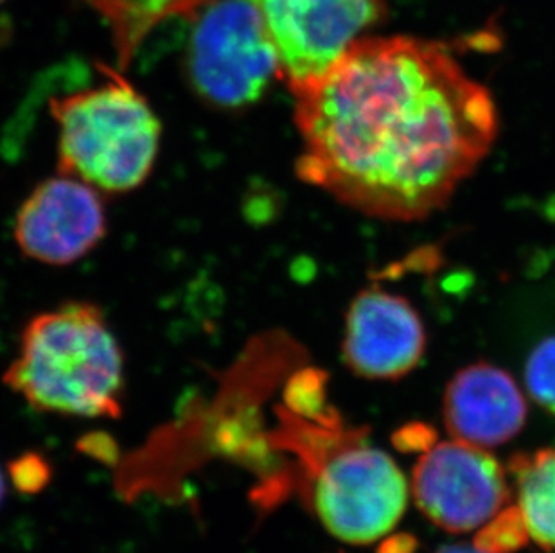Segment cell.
Segmentation results:
<instances>
[{"label": "cell", "instance_id": "cell-1", "mask_svg": "<svg viewBox=\"0 0 555 553\" xmlns=\"http://www.w3.org/2000/svg\"><path fill=\"white\" fill-rule=\"evenodd\" d=\"M294 95L299 177L377 220L440 209L498 136L489 90L417 38L358 40Z\"/></svg>", "mask_w": 555, "mask_h": 553}, {"label": "cell", "instance_id": "cell-2", "mask_svg": "<svg viewBox=\"0 0 555 553\" xmlns=\"http://www.w3.org/2000/svg\"><path fill=\"white\" fill-rule=\"evenodd\" d=\"M4 383L40 412L119 417L125 360L103 311L70 303L27 324Z\"/></svg>", "mask_w": 555, "mask_h": 553}, {"label": "cell", "instance_id": "cell-3", "mask_svg": "<svg viewBox=\"0 0 555 553\" xmlns=\"http://www.w3.org/2000/svg\"><path fill=\"white\" fill-rule=\"evenodd\" d=\"M288 417L289 443L300 454L309 500L327 532L351 544L390 532L409 501V484L392 456L344 428L331 410Z\"/></svg>", "mask_w": 555, "mask_h": 553}, {"label": "cell", "instance_id": "cell-4", "mask_svg": "<svg viewBox=\"0 0 555 553\" xmlns=\"http://www.w3.org/2000/svg\"><path fill=\"white\" fill-rule=\"evenodd\" d=\"M108 73L105 85L51 103L60 128V172L98 191L128 193L150 177L163 130L144 95Z\"/></svg>", "mask_w": 555, "mask_h": 553}, {"label": "cell", "instance_id": "cell-5", "mask_svg": "<svg viewBox=\"0 0 555 553\" xmlns=\"http://www.w3.org/2000/svg\"><path fill=\"white\" fill-rule=\"evenodd\" d=\"M188 68L194 89L212 105L256 103L279 76L278 53L256 0H207L189 42Z\"/></svg>", "mask_w": 555, "mask_h": 553}, {"label": "cell", "instance_id": "cell-6", "mask_svg": "<svg viewBox=\"0 0 555 553\" xmlns=\"http://www.w3.org/2000/svg\"><path fill=\"white\" fill-rule=\"evenodd\" d=\"M292 94L322 78L363 31L387 15V0H256Z\"/></svg>", "mask_w": 555, "mask_h": 553}, {"label": "cell", "instance_id": "cell-7", "mask_svg": "<svg viewBox=\"0 0 555 553\" xmlns=\"http://www.w3.org/2000/svg\"><path fill=\"white\" fill-rule=\"evenodd\" d=\"M412 489L421 511L455 533L486 527L511 500L507 476L493 454L455 439L426 449Z\"/></svg>", "mask_w": 555, "mask_h": 553}, {"label": "cell", "instance_id": "cell-8", "mask_svg": "<svg viewBox=\"0 0 555 553\" xmlns=\"http://www.w3.org/2000/svg\"><path fill=\"white\" fill-rule=\"evenodd\" d=\"M15 241L29 259L73 265L106 234L105 205L98 189L60 175L40 183L16 213Z\"/></svg>", "mask_w": 555, "mask_h": 553}, {"label": "cell", "instance_id": "cell-9", "mask_svg": "<svg viewBox=\"0 0 555 553\" xmlns=\"http://www.w3.org/2000/svg\"><path fill=\"white\" fill-rule=\"evenodd\" d=\"M425 347V327L406 298L379 287L354 298L347 313L344 360L357 376H406L420 363Z\"/></svg>", "mask_w": 555, "mask_h": 553}, {"label": "cell", "instance_id": "cell-10", "mask_svg": "<svg viewBox=\"0 0 555 553\" xmlns=\"http://www.w3.org/2000/svg\"><path fill=\"white\" fill-rule=\"evenodd\" d=\"M527 401L511 374L477 363L462 369L444 394V423L451 437L477 448H496L519 434Z\"/></svg>", "mask_w": 555, "mask_h": 553}, {"label": "cell", "instance_id": "cell-11", "mask_svg": "<svg viewBox=\"0 0 555 553\" xmlns=\"http://www.w3.org/2000/svg\"><path fill=\"white\" fill-rule=\"evenodd\" d=\"M511 471L530 539L543 549L555 550V449L519 454Z\"/></svg>", "mask_w": 555, "mask_h": 553}, {"label": "cell", "instance_id": "cell-12", "mask_svg": "<svg viewBox=\"0 0 555 553\" xmlns=\"http://www.w3.org/2000/svg\"><path fill=\"white\" fill-rule=\"evenodd\" d=\"M108 18L122 60H130L150 27L166 15L193 13L207 0H90Z\"/></svg>", "mask_w": 555, "mask_h": 553}, {"label": "cell", "instance_id": "cell-13", "mask_svg": "<svg viewBox=\"0 0 555 553\" xmlns=\"http://www.w3.org/2000/svg\"><path fill=\"white\" fill-rule=\"evenodd\" d=\"M529 530L518 506L505 509L482 527L475 546L483 553H511L529 541Z\"/></svg>", "mask_w": 555, "mask_h": 553}, {"label": "cell", "instance_id": "cell-14", "mask_svg": "<svg viewBox=\"0 0 555 553\" xmlns=\"http://www.w3.org/2000/svg\"><path fill=\"white\" fill-rule=\"evenodd\" d=\"M525 383L530 397L555 413V336L532 350L525 369Z\"/></svg>", "mask_w": 555, "mask_h": 553}, {"label": "cell", "instance_id": "cell-15", "mask_svg": "<svg viewBox=\"0 0 555 553\" xmlns=\"http://www.w3.org/2000/svg\"><path fill=\"white\" fill-rule=\"evenodd\" d=\"M11 478L22 492L38 491L49 480L48 465L35 454H24L11 467Z\"/></svg>", "mask_w": 555, "mask_h": 553}, {"label": "cell", "instance_id": "cell-16", "mask_svg": "<svg viewBox=\"0 0 555 553\" xmlns=\"http://www.w3.org/2000/svg\"><path fill=\"white\" fill-rule=\"evenodd\" d=\"M406 541H409V538L392 539V541L385 543L383 553H412V546H414V543H410L409 546H404Z\"/></svg>", "mask_w": 555, "mask_h": 553}, {"label": "cell", "instance_id": "cell-17", "mask_svg": "<svg viewBox=\"0 0 555 553\" xmlns=\"http://www.w3.org/2000/svg\"><path fill=\"white\" fill-rule=\"evenodd\" d=\"M435 553H483L478 550L475 544H450V546H442Z\"/></svg>", "mask_w": 555, "mask_h": 553}, {"label": "cell", "instance_id": "cell-18", "mask_svg": "<svg viewBox=\"0 0 555 553\" xmlns=\"http://www.w3.org/2000/svg\"><path fill=\"white\" fill-rule=\"evenodd\" d=\"M4 494H5L4 476H2V473H0V505H2V501H4Z\"/></svg>", "mask_w": 555, "mask_h": 553}, {"label": "cell", "instance_id": "cell-19", "mask_svg": "<svg viewBox=\"0 0 555 553\" xmlns=\"http://www.w3.org/2000/svg\"><path fill=\"white\" fill-rule=\"evenodd\" d=\"M0 2H2V0H0Z\"/></svg>", "mask_w": 555, "mask_h": 553}]
</instances>
